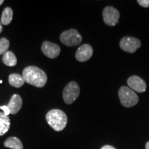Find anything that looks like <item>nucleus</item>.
Listing matches in <instances>:
<instances>
[{
    "label": "nucleus",
    "instance_id": "obj_4",
    "mask_svg": "<svg viewBox=\"0 0 149 149\" xmlns=\"http://www.w3.org/2000/svg\"><path fill=\"white\" fill-rule=\"evenodd\" d=\"M61 42L67 46L79 45L82 41V37L76 29H70L64 31L59 36Z\"/></svg>",
    "mask_w": 149,
    "mask_h": 149
},
{
    "label": "nucleus",
    "instance_id": "obj_21",
    "mask_svg": "<svg viewBox=\"0 0 149 149\" xmlns=\"http://www.w3.org/2000/svg\"><path fill=\"white\" fill-rule=\"evenodd\" d=\"M3 31V26H2V24H1V21H0V33L2 32Z\"/></svg>",
    "mask_w": 149,
    "mask_h": 149
},
{
    "label": "nucleus",
    "instance_id": "obj_23",
    "mask_svg": "<svg viewBox=\"0 0 149 149\" xmlns=\"http://www.w3.org/2000/svg\"><path fill=\"white\" fill-rule=\"evenodd\" d=\"M3 3V0H0V6H1Z\"/></svg>",
    "mask_w": 149,
    "mask_h": 149
},
{
    "label": "nucleus",
    "instance_id": "obj_8",
    "mask_svg": "<svg viewBox=\"0 0 149 149\" xmlns=\"http://www.w3.org/2000/svg\"><path fill=\"white\" fill-rule=\"evenodd\" d=\"M42 51L44 55H45L48 58L55 59L59 56L61 49L57 44L48 41H45L43 42L42 45Z\"/></svg>",
    "mask_w": 149,
    "mask_h": 149
},
{
    "label": "nucleus",
    "instance_id": "obj_11",
    "mask_svg": "<svg viewBox=\"0 0 149 149\" xmlns=\"http://www.w3.org/2000/svg\"><path fill=\"white\" fill-rule=\"evenodd\" d=\"M22 104H23V102H22V99L20 95L17 94L13 95L11 97L8 104L7 105L10 111V114L15 115L21 109Z\"/></svg>",
    "mask_w": 149,
    "mask_h": 149
},
{
    "label": "nucleus",
    "instance_id": "obj_13",
    "mask_svg": "<svg viewBox=\"0 0 149 149\" xmlns=\"http://www.w3.org/2000/svg\"><path fill=\"white\" fill-rule=\"evenodd\" d=\"M8 82L10 86L15 87V88H20L24 84L25 81L23 76L17 73L10 74L8 77Z\"/></svg>",
    "mask_w": 149,
    "mask_h": 149
},
{
    "label": "nucleus",
    "instance_id": "obj_22",
    "mask_svg": "<svg viewBox=\"0 0 149 149\" xmlns=\"http://www.w3.org/2000/svg\"><path fill=\"white\" fill-rule=\"evenodd\" d=\"M145 147H146V149H149V141H147V143L146 144V146H145Z\"/></svg>",
    "mask_w": 149,
    "mask_h": 149
},
{
    "label": "nucleus",
    "instance_id": "obj_17",
    "mask_svg": "<svg viewBox=\"0 0 149 149\" xmlns=\"http://www.w3.org/2000/svg\"><path fill=\"white\" fill-rule=\"evenodd\" d=\"M9 46H10V42L8 39L5 37L0 39V55L4 54L6 52L8 51Z\"/></svg>",
    "mask_w": 149,
    "mask_h": 149
},
{
    "label": "nucleus",
    "instance_id": "obj_1",
    "mask_svg": "<svg viewBox=\"0 0 149 149\" xmlns=\"http://www.w3.org/2000/svg\"><path fill=\"white\" fill-rule=\"evenodd\" d=\"M24 81L37 88H42L47 82V75L44 70L34 66L25 68L22 73Z\"/></svg>",
    "mask_w": 149,
    "mask_h": 149
},
{
    "label": "nucleus",
    "instance_id": "obj_14",
    "mask_svg": "<svg viewBox=\"0 0 149 149\" xmlns=\"http://www.w3.org/2000/svg\"><path fill=\"white\" fill-rule=\"evenodd\" d=\"M4 146L11 149H24L22 141L16 137H10L4 141Z\"/></svg>",
    "mask_w": 149,
    "mask_h": 149
},
{
    "label": "nucleus",
    "instance_id": "obj_2",
    "mask_svg": "<svg viewBox=\"0 0 149 149\" xmlns=\"http://www.w3.org/2000/svg\"><path fill=\"white\" fill-rule=\"evenodd\" d=\"M48 124L55 131H61L66 126L68 118L66 113L59 109H52L46 115Z\"/></svg>",
    "mask_w": 149,
    "mask_h": 149
},
{
    "label": "nucleus",
    "instance_id": "obj_18",
    "mask_svg": "<svg viewBox=\"0 0 149 149\" xmlns=\"http://www.w3.org/2000/svg\"><path fill=\"white\" fill-rule=\"evenodd\" d=\"M137 3L144 8H149V0H138Z\"/></svg>",
    "mask_w": 149,
    "mask_h": 149
},
{
    "label": "nucleus",
    "instance_id": "obj_19",
    "mask_svg": "<svg viewBox=\"0 0 149 149\" xmlns=\"http://www.w3.org/2000/svg\"><path fill=\"white\" fill-rule=\"evenodd\" d=\"M0 109L3 110V113H4V115H6V116H8V115L10 113V110H9L8 107H7V106H1V107H0Z\"/></svg>",
    "mask_w": 149,
    "mask_h": 149
},
{
    "label": "nucleus",
    "instance_id": "obj_5",
    "mask_svg": "<svg viewBox=\"0 0 149 149\" xmlns=\"http://www.w3.org/2000/svg\"><path fill=\"white\" fill-rule=\"evenodd\" d=\"M80 88L76 81H72L67 84L63 91V99L66 104H71L78 98Z\"/></svg>",
    "mask_w": 149,
    "mask_h": 149
},
{
    "label": "nucleus",
    "instance_id": "obj_6",
    "mask_svg": "<svg viewBox=\"0 0 149 149\" xmlns=\"http://www.w3.org/2000/svg\"><path fill=\"white\" fill-rule=\"evenodd\" d=\"M120 46L124 51L134 53L141 46V42L135 37L126 36L120 40Z\"/></svg>",
    "mask_w": 149,
    "mask_h": 149
},
{
    "label": "nucleus",
    "instance_id": "obj_7",
    "mask_svg": "<svg viewBox=\"0 0 149 149\" xmlns=\"http://www.w3.org/2000/svg\"><path fill=\"white\" fill-rule=\"evenodd\" d=\"M102 15L104 23L109 26H114L120 19V12L114 7L107 6L103 10Z\"/></svg>",
    "mask_w": 149,
    "mask_h": 149
},
{
    "label": "nucleus",
    "instance_id": "obj_3",
    "mask_svg": "<svg viewBox=\"0 0 149 149\" xmlns=\"http://www.w3.org/2000/svg\"><path fill=\"white\" fill-rule=\"evenodd\" d=\"M119 98L121 104L124 107L130 108L138 103L139 97L135 91L130 89L129 87L122 86L118 92Z\"/></svg>",
    "mask_w": 149,
    "mask_h": 149
},
{
    "label": "nucleus",
    "instance_id": "obj_24",
    "mask_svg": "<svg viewBox=\"0 0 149 149\" xmlns=\"http://www.w3.org/2000/svg\"><path fill=\"white\" fill-rule=\"evenodd\" d=\"M2 83V80H0V84Z\"/></svg>",
    "mask_w": 149,
    "mask_h": 149
},
{
    "label": "nucleus",
    "instance_id": "obj_20",
    "mask_svg": "<svg viewBox=\"0 0 149 149\" xmlns=\"http://www.w3.org/2000/svg\"><path fill=\"white\" fill-rule=\"evenodd\" d=\"M101 149H116L114 148L113 146H110V145H106V146H104L103 147H102Z\"/></svg>",
    "mask_w": 149,
    "mask_h": 149
},
{
    "label": "nucleus",
    "instance_id": "obj_15",
    "mask_svg": "<svg viewBox=\"0 0 149 149\" xmlns=\"http://www.w3.org/2000/svg\"><path fill=\"white\" fill-rule=\"evenodd\" d=\"M2 60L3 64L8 66H15L17 64V60L16 56L12 51H7L3 54Z\"/></svg>",
    "mask_w": 149,
    "mask_h": 149
},
{
    "label": "nucleus",
    "instance_id": "obj_9",
    "mask_svg": "<svg viewBox=\"0 0 149 149\" xmlns=\"http://www.w3.org/2000/svg\"><path fill=\"white\" fill-rule=\"evenodd\" d=\"M127 84L130 89L137 93H144L146 90V84L139 76H130L127 80Z\"/></svg>",
    "mask_w": 149,
    "mask_h": 149
},
{
    "label": "nucleus",
    "instance_id": "obj_12",
    "mask_svg": "<svg viewBox=\"0 0 149 149\" xmlns=\"http://www.w3.org/2000/svg\"><path fill=\"white\" fill-rule=\"evenodd\" d=\"M10 126V121L8 116L3 113H0V136L5 135Z\"/></svg>",
    "mask_w": 149,
    "mask_h": 149
},
{
    "label": "nucleus",
    "instance_id": "obj_10",
    "mask_svg": "<svg viewBox=\"0 0 149 149\" xmlns=\"http://www.w3.org/2000/svg\"><path fill=\"white\" fill-rule=\"evenodd\" d=\"M93 54L92 46L89 44H83L78 48L75 53V58L80 62H84L89 60Z\"/></svg>",
    "mask_w": 149,
    "mask_h": 149
},
{
    "label": "nucleus",
    "instance_id": "obj_16",
    "mask_svg": "<svg viewBox=\"0 0 149 149\" xmlns=\"http://www.w3.org/2000/svg\"><path fill=\"white\" fill-rule=\"evenodd\" d=\"M13 17V12L12 9L9 7L4 8L1 17V22L2 25L6 26L10 24V22H12Z\"/></svg>",
    "mask_w": 149,
    "mask_h": 149
}]
</instances>
